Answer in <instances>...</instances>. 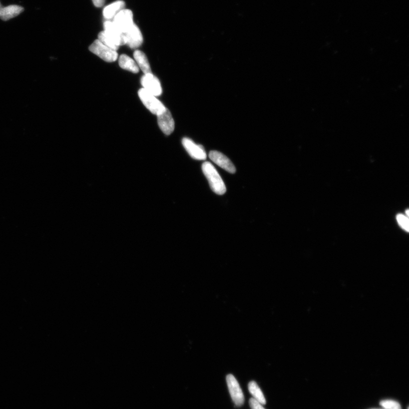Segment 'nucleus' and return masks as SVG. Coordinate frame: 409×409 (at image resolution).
I'll use <instances>...</instances> for the list:
<instances>
[{"label":"nucleus","mask_w":409,"mask_h":409,"mask_svg":"<svg viewBox=\"0 0 409 409\" xmlns=\"http://www.w3.org/2000/svg\"><path fill=\"white\" fill-rule=\"evenodd\" d=\"M202 170L208 179L212 191L217 195H224L226 192L225 184L213 164L208 162H205L202 164Z\"/></svg>","instance_id":"f257e3e1"},{"label":"nucleus","mask_w":409,"mask_h":409,"mask_svg":"<svg viewBox=\"0 0 409 409\" xmlns=\"http://www.w3.org/2000/svg\"><path fill=\"white\" fill-rule=\"evenodd\" d=\"M138 96L143 104L152 114L158 115L166 109V107L154 95L143 88L138 91Z\"/></svg>","instance_id":"f03ea898"},{"label":"nucleus","mask_w":409,"mask_h":409,"mask_svg":"<svg viewBox=\"0 0 409 409\" xmlns=\"http://www.w3.org/2000/svg\"><path fill=\"white\" fill-rule=\"evenodd\" d=\"M89 50L107 62H113L118 58L117 51L103 44L100 40H96L89 46Z\"/></svg>","instance_id":"7ed1b4c3"},{"label":"nucleus","mask_w":409,"mask_h":409,"mask_svg":"<svg viewBox=\"0 0 409 409\" xmlns=\"http://www.w3.org/2000/svg\"><path fill=\"white\" fill-rule=\"evenodd\" d=\"M226 382L234 403L237 407H241L245 403V397L237 379L230 374L227 376Z\"/></svg>","instance_id":"20e7f679"},{"label":"nucleus","mask_w":409,"mask_h":409,"mask_svg":"<svg viewBox=\"0 0 409 409\" xmlns=\"http://www.w3.org/2000/svg\"><path fill=\"white\" fill-rule=\"evenodd\" d=\"M113 22L124 34L134 23L133 12L129 9H123L114 16Z\"/></svg>","instance_id":"39448f33"},{"label":"nucleus","mask_w":409,"mask_h":409,"mask_svg":"<svg viewBox=\"0 0 409 409\" xmlns=\"http://www.w3.org/2000/svg\"><path fill=\"white\" fill-rule=\"evenodd\" d=\"M141 84L144 89L155 96H160L162 93L160 82L152 73L144 74L141 78Z\"/></svg>","instance_id":"423d86ee"},{"label":"nucleus","mask_w":409,"mask_h":409,"mask_svg":"<svg viewBox=\"0 0 409 409\" xmlns=\"http://www.w3.org/2000/svg\"><path fill=\"white\" fill-rule=\"evenodd\" d=\"M182 143L186 151L194 159L203 160L207 158L203 146L196 144L191 139L184 138L182 140Z\"/></svg>","instance_id":"0eeeda50"},{"label":"nucleus","mask_w":409,"mask_h":409,"mask_svg":"<svg viewBox=\"0 0 409 409\" xmlns=\"http://www.w3.org/2000/svg\"><path fill=\"white\" fill-rule=\"evenodd\" d=\"M126 44L131 48H136L143 43V36L139 27L135 23L129 28L125 33Z\"/></svg>","instance_id":"6e6552de"},{"label":"nucleus","mask_w":409,"mask_h":409,"mask_svg":"<svg viewBox=\"0 0 409 409\" xmlns=\"http://www.w3.org/2000/svg\"><path fill=\"white\" fill-rule=\"evenodd\" d=\"M158 125L161 130L167 135H170L175 129V122L172 114L166 108L163 113L157 115Z\"/></svg>","instance_id":"1a4fd4ad"},{"label":"nucleus","mask_w":409,"mask_h":409,"mask_svg":"<svg viewBox=\"0 0 409 409\" xmlns=\"http://www.w3.org/2000/svg\"><path fill=\"white\" fill-rule=\"evenodd\" d=\"M209 158L214 163L225 169V171L230 173H234L236 172V168H235L233 163L221 152L217 151H211L209 153Z\"/></svg>","instance_id":"9d476101"},{"label":"nucleus","mask_w":409,"mask_h":409,"mask_svg":"<svg viewBox=\"0 0 409 409\" xmlns=\"http://www.w3.org/2000/svg\"><path fill=\"white\" fill-rule=\"evenodd\" d=\"M24 8L20 5H10L3 7L0 2V18L3 21H7L22 13Z\"/></svg>","instance_id":"9b49d317"},{"label":"nucleus","mask_w":409,"mask_h":409,"mask_svg":"<svg viewBox=\"0 0 409 409\" xmlns=\"http://www.w3.org/2000/svg\"><path fill=\"white\" fill-rule=\"evenodd\" d=\"M125 3L123 1H117L107 5L103 10V15L106 19H113L114 16L124 9Z\"/></svg>","instance_id":"f8f14e48"},{"label":"nucleus","mask_w":409,"mask_h":409,"mask_svg":"<svg viewBox=\"0 0 409 409\" xmlns=\"http://www.w3.org/2000/svg\"><path fill=\"white\" fill-rule=\"evenodd\" d=\"M134 57L136 63L144 74L152 73L149 62L144 53L140 50H135L134 52Z\"/></svg>","instance_id":"ddd939ff"},{"label":"nucleus","mask_w":409,"mask_h":409,"mask_svg":"<svg viewBox=\"0 0 409 409\" xmlns=\"http://www.w3.org/2000/svg\"><path fill=\"white\" fill-rule=\"evenodd\" d=\"M119 64L120 67L130 72L137 73L139 71V68L136 62L130 57L123 54L119 56Z\"/></svg>","instance_id":"4468645a"},{"label":"nucleus","mask_w":409,"mask_h":409,"mask_svg":"<svg viewBox=\"0 0 409 409\" xmlns=\"http://www.w3.org/2000/svg\"><path fill=\"white\" fill-rule=\"evenodd\" d=\"M249 391L252 396H253V399L257 401L258 403L263 405L266 404V400L264 397L263 392L260 390L257 383L255 382H251L248 386Z\"/></svg>","instance_id":"2eb2a0df"},{"label":"nucleus","mask_w":409,"mask_h":409,"mask_svg":"<svg viewBox=\"0 0 409 409\" xmlns=\"http://www.w3.org/2000/svg\"><path fill=\"white\" fill-rule=\"evenodd\" d=\"M98 40H100L101 42L106 45V46L114 49L115 51H117L119 48L118 45L115 44L113 41L111 40L109 37L105 34L104 31L99 33Z\"/></svg>","instance_id":"dca6fc26"},{"label":"nucleus","mask_w":409,"mask_h":409,"mask_svg":"<svg viewBox=\"0 0 409 409\" xmlns=\"http://www.w3.org/2000/svg\"><path fill=\"white\" fill-rule=\"evenodd\" d=\"M381 406L384 409H402L401 405L394 400H383L380 402Z\"/></svg>","instance_id":"f3484780"},{"label":"nucleus","mask_w":409,"mask_h":409,"mask_svg":"<svg viewBox=\"0 0 409 409\" xmlns=\"http://www.w3.org/2000/svg\"><path fill=\"white\" fill-rule=\"evenodd\" d=\"M397 220L399 223V225L402 227L404 230L409 231V219L404 215L402 214H398L397 216Z\"/></svg>","instance_id":"a211bd4d"},{"label":"nucleus","mask_w":409,"mask_h":409,"mask_svg":"<svg viewBox=\"0 0 409 409\" xmlns=\"http://www.w3.org/2000/svg\"><path fill=\"white\" fill-rule=\"evenodd\" d=\"M249 404L251 409H266L263 407L262 404H260L253 398L250 400Z\"/></svg>","instance_id":"6ab92c4d"},{"label":"nucleus","mask_w":409,"mask_h":409,"mask_svg":"<svg viewBox=\"0 0 409 409\" xmlns=\"http://www.w3.org/2000/svg\"><path fill=\"white\" fill-rule=\"evenodd\" d=\"M95 6L100 7L104 5L105 0H92Z\"/></svg>","instance_id":"aec40b11"},{"label":"nucleus","mask_w":409,"mask_h":409,"mask_svg":"<svg viewBox=\"0 0 409 409\" xmlns=\"http://www.w3.org/2000/svg\"><path fill=\"white\" fill-rule=\"evenodd\" d=\"M406 213H407V216H409V210H407Z\"/></svg>","instance_id":"412c9836"}]
</instances>
